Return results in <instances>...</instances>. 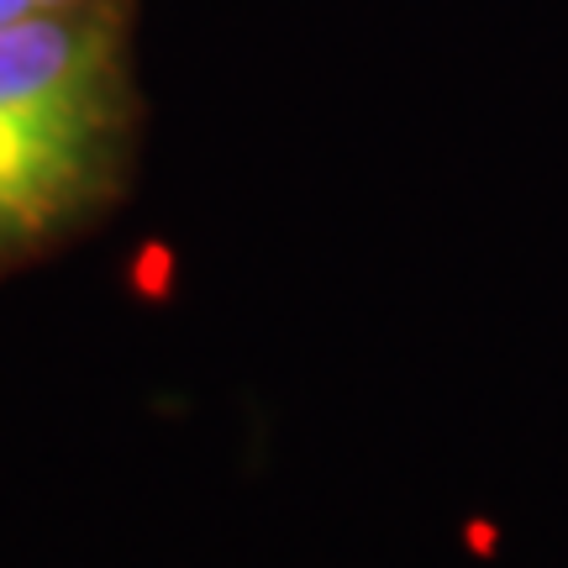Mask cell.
Instances as JSON below:
<instances>
[{
    "label": "cell",
    "instance_id": "cell-1",
    "mask_svg": "<svg viewBox=\"0 0 568 568\" xmlns=\"http://www.w3.org/2000/svg\"><path fill=\"white\" fill-rule=\"evenodd\" d=\"M122 111V38L105 11L0 27V247L42 237L101 184Z\"/></svg>",
    "mask_w": 568,
    "mask_h": 568
},
{
    "label": "cell",
    "instance_id": "cell-2",
    "mask_svg": "<svg viewBox=\"0 0 568 568\" xmlns=\"http://www.w3.org/2000/svg\"><path fill=\"white\" fill-rule=\"evenodd\" d=\"M69 6H84V0H0V27L27 17H48V11H69Z\"/></svg>",
    "mask_w": 568,
    "mask_h": 568
}]
</instances>
